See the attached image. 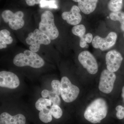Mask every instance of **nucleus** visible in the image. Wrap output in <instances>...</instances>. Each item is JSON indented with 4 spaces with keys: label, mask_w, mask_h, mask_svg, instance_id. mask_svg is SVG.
<instances>
[{
    "label": "nucleus",
    "mask_w": 124,
    "mask_h": 124,
    "mask_svg": "<svg viewBox=\"0 0 124 124\" xmlns=\"http://www.w3.org/2000/svg\"><path fill=\"white\" fill-rule=\"evenodd\" d=\"M108 105L106 101L102 98L95 99L87 107L84 116L85 119L93 124L100 123L106 117Z\"/></svg>",
    "instance_id": "f257e3e1"
},
{
    "label": "nucleus",
    "mask_w": 124,
    "mask_h": 124,
    "mask_svg": "<svg viewBox=\"0 0 124 124\" xmlns=\"http://www.w3.org/2000/svg\"><path fill=\"white\" fill-rule=\"evenodd\" d=\"M14 64L18 67L28 66L35 68H39L44 65L43 59L35 52L26 50L23 53L17 54L13 60Z\"/></svg>",
    "instance_id": "f03ea898"
},
{
    "label": "nucleus",
    "mask_w": 124,
    "mask_h": 124,
    "mask_svg": "<svg viewBox=\"0 0 124 124\" xmlns=\"http://www.w3.org/2000/svg\"><path fill=\"white\" fill-rule=\"evenodd\" d=\"M39 29L51 40L55 39L59 35V32L54 24V17L51 11L46 10L41 16Z\"/></svg>",
    "instance_id": "7ed1b4c3"
},
{
    "label": "nucleus",
    "mask_w": 124,
    "mask_h": 124,
    "mask_svg": "<svg viewBox=\"0 0 124 124\" xmlns=\"http://www.w3.org/2000/svg\"><path fill=\"white\" fill-rule=\"evenodd\" d=\"M60 85L61 97L64 102H71L77 98L79 94V89L77 86L72 84L68 78L62 77Z\"/></svg>",
    "instance_id": "20e7f679"
},
{
    "label": "nucleus",
    "mask_w": 124,
    "mask_h": 124,
    "mask_svg": "<svg viewBox=\"0 0 124 124\" xmlns=\"http://www.w3.org/2000/svg\"><path fill=\"white\" fill-rule=\"evenodd\" d=\"M26 42L30 45L29 50L35 53L39 50L41 45H48L50 44L51 40L39 29H35L33 32L28 34L26 39Z\"/></svg>",
    "instance_id": "39448f33"
},
{
    "label": "nucleus",
    "mask_w": 124,
    "mask_h": 124,
    "mask_svg": "<svg viewBox=\"0 0 124 124\" xmlns=\"http://www.w3.org/2000/svg\"><path fill=\"white\" fill-rule=\"evenodd\" d=\"M1 17L5 22L8 23L9 27L13 30H18L24 26V14L22 11L14 13L11 10H6L2 12Z\"/></svg>",
    "instance_id": "423d86ee"
},
{
    "label": "nucleus",
    "mask_w": 124,
    "mask_h": 124,
    "mask_svg": "<svg viewBox=\"0 0 124 124\" xmlns=\"http://www.w3.org/2000/svg\"><path fill=\"white\" fill-rule=\"evenodd\" d=\"M116 76L114 72L104 69L100 75L99 89L104 93H110L113 90Z\"/></svg>",
    "instance_id": "0eeeda50"
},
{
    "label": "nucleus",
    "mask_w": 124,
    "mask_h": 124,
    "mask_svg": "<svg viewBox=\"0 0 124 124\" xmlns=\"http://www.w3.org/2000/svg\"><path fill=\"white\" fill-rule=\"evenodd\" d=\"M78 59L84 68L90 74L94 75L97 72L98 66L94 56L88 51H82L78 55Z\"/></svg>",
    "instance_id": "6e6552de"
},
{
    "label": "nucleus",
    "mask_w": 124,
    "mask_h": 124,
    "mask_svg": "<svg viewBox=\"0 0 124 124\" xmlns=\"http://www.w3.org/2000/svg\"><path fill=\"white\" fill-rule=\"evenodd\" d=\"M117 35L114 32L108 33L105 38H102L99 36H95L92 41V45L94 48L99 49L102 51L108 50L115 45Z\"/></svg>",
    "instance_id": "1a4fd4ad"
},
{
    "label": "nucleus",
    "mask_w": 124,
    "mask_h": 124,
    "mask_svg": "<svg viewBox=\"0 0 124 124\" xmlns=\"http://www.w3.org/2000/svg\"><path fill=\"white\" fill-rule=\"evenodd\" d=\"M123 60L121 54L113 50L108 52L106 55L107 69L112 72L117 71L121 65Z\"/></svg>",
    "instance_id": "9d476101"
},
{
    "label": "nucleus",
    "mask_w": 124,
    "mask_h": 124,
    "mask_svg": "<svg viewBox=\"0 0 124 124\" xmlns=\"http://www.w3.org/2000/svg\"><path fill=\"white\" fill-rule=\"evenodd\" d=\"M17 76L13 72L7 71L0 72V86L2 88L15 89L20 85Z\"/></svg>",
    "instance_id": "9b49d317"
},
{
    "label": "nucleus",
    "mask_w": 124,
    "mask_h": 124,
    "mask_svg": "<svg viewBox=\"0 0 124 124\" xmlns=\"http://www.w3.org/2000/svg\"><path fill=\"white\" fill-rule=\"evenodd\" d=\"M80 10L78 6H73L70 11H65L62 13V18L71 25H78L82 20V16L80 14Z\"/></svg>",
    "instance_id": "f8f14e48"
},
{
    "label": "nucleus",
    "mask_w": 124,
    "mask_h": 124,
    "mask_svg": "<svg viewBox=\"0 0 124 124\" xmlns=\"http://www.w3.org/2000/svg\"><path fill=\"white\" fill-rule=\"evenodd\" d=\"M26 122V117L22 114L11 116L5 112L0 116V124H25Z\"/></svg>",
    "instance_id": "ddd939ff"
},
{
    "label": "nucleus",
    "mask_w": 124,
    "mask_h": 124,
    "mask_svg": "<svg viewBox=\"0 0 124 124\" xmlns=\"http://www.w3.org/2000/svg\"><path fill=\"white\" fill-rule=\"evenodd\" d=\"M78 2V7L85 14L93 13L97 7L98 0H72Z\"/></svg>",
    "instance_id": "4468645a"
},
{
    "label": "nucleus",
    "mask_w": 124,
    "mask_h": 124,
    "mask_svg": "<svg viewBox=\"0 0 124 124\" xmlns=\"http://www.w3.org/2000/svg\"><path fill=\"white\" fill-rule=\"evenodd\" d=\"M10 33L7 29H3L0 31V49L7 48V45L11 44L13 39L10 36Z\"/></svg>",
    "instance_id": "2eb2a0df"
},
{
    "label": "nucleus",
    "mask_w": 124,
    "mask_h": 124,
    "mask_svg": "<svg viewBox=\"0 0 124 124\" xmlns=\"http://www.w3.org/2000/svg\"><path fill=\"white\" fill-rule=\"evenodd\" d=\"M39 116L40 120L42 122L46 124L51 122L53 119L50 108L48 107L40 111Z\"/></svg>",
    "instance_id": "dca6fc26"
},
{
    "label": "nucleus",
    "mask_w": 124,
    "mask_h": 124,
    "mask_svg": "<svg viewBox=\"0 0 124 124\" xmlns=\"http://www.w3.org/2000/svg\"><path fill=\"white\" fill-rule=\"evenodd\" d=\"M111 20L117 21L121 23V28L124 31V12L121 11L112 12L109 15Z\"/></svg>",
    "instance_id": "f3484780"
},
{
    "label": "nucleus",
    "mask_w": 124,
    "mask_h": 124,
    "mask_svg": "<svg viewBox=\"0 0 124 124\" xmlns=\"http://www.w3.org/2000/svg\"><path fill=\"white\" fill-rule=\"evenodd\" d=\"M123 0H110L108 4V8L112 12L120 11L122 9Z\"/></svg>",
    "instance_id": "a211bd4d"
},
{
    "label": "nucleus",
    "mask_w": 124,
    "mask_h": 124,
    "mask_svg": "<svg viewBox=\"0 0 124 124\" xmlns=\"http://www.w3.org/2000/svg\"><path fill=\"white\" fill-rule=\"evenodd\" d=\"M51 103L52 102L49 99L41 98L36 102L35 106L38 110L40 111L46 108L51 106Z\"/></svg>",
    "instance_id": "6ab92c4d"
},
{
    "label": "nucleus",
    "mask_w": 124,
    "mask_h": 124,
    "mask_svg": "<svg viewBox=\"0 0 124 124\" xmlns=\"http://www.w3.org/2000/svg\"><path fill=\"white\" fill-rule=\"evenodd\" d=\"M86 31L85 27L83 24H78L73 27L72 32L75 35L79 37L80 39L85 37Z\"/></svg>",
    "instance_id": "aec40b11"
},
{
    "label": "nucleus",
    "mask_w": 124,
    "mask_h": 124,
    "mask_svg": "<svg viewBox=\"0 0 124 124\" xmlns=\"http://www.w3.org/2000/svg\"><path fill=\"white\" fill-rule=\"evenodd\" d=\"M50 108L52 116L58 119L62 117L63 114L62 111L59 106L53 104Z\"/></svg>",
    "instance_id": "412c9836"
},
{
    "label": "nucleus",
    "mask_w": 124,
    "mask_h": 124,
    "mask_svg": "<svg viewBox=\"0 0 124 124\" xmlns=\"http://www.w3.org/2000/svg\"><path fill=\"white\" fill-rule=\"evenodd\" d=\"M49 98V99L51 100L53 104H55L58 106L60 105L61 103V100L59 95H57L52 90L50 91Z\"/></svg>",
    "instance_id": "4be33fe9"
},
{
    "label": "nucleus",
    "mask_w": 124,
    "mask_h": 124,
    "mask_svg": "<svg viewBox=\"0 0 124 124\" xmlns=\"http://www.w3.org/2000/svg\"><path fill=\"white\" fill-rule=\"evenodd\" d=\"M52 90L57 95H61V85L60 82L58 80H54L51 83Z\"/></svg>",
    "instance_id": "5701e85b"
},
{
    "label": "nucleus",
    "mask_w": 124,
    "mask_h": 124,
    "mask_svg": "<svg viewBox=\"0 0 124 124\" xmlns=\"http://www.w3.org/2000/svg\"><path fill=\"white\" fill-rule=\"evenodd\" d=\"M116 116L119 120L122 119L124 118V107L122 106L119 105L116 107Z\"/></svg>",
    "instance_id": "b1692460"
},
{
    "label": "nucleus",
    "mask_w": 124,
    "mask_h": 124,
    "mask_svg": "<svg viewBox=\"0 0 124 124\" xmlns=\"http://www.w3.org/2000/svg\"><path fill=\"white\" fill-rule=\"evenodd\" d=\"M42 0H26V2L28 5L32 6L40 4Z\"/></svg>",
    "instance_id": "393cba45"
},
{
    "label": "nucleus",
    "mask_w": 124,
    "mask_h": 124,
    "mask_svg": "<svg viewBox=\"0 0 124 124\" xmlns=\"http://www.w3.org/2000/svg\"><path fill=\"white\" fill-rule=\"evenodd\" d=\"M85 38L86 42L88 43H91L93 39V35L91 33H87L85 35Z\"/></svg>",
    "instance_id": "a878e982"
},
{
    "label": "nucleus",
    "mask_w": 124,
    "mask_h": 124,
    "mask_svg": "<svg viewBox=\"0 0 124 124\" xmlns=\"http://www.w3.org/2000/svg\"><path fill=\"white\" fill-rule=\"evenodd\" d=\"M87 42H86L85 40V36L84 38H81L79 42L80 46L81 48H87L88 47V45H87L86 44Z\"/></svg>",
    "instance_id": "bb28decb"
},
{
    "label": "nucleus",
    "mask_w": 124,
    "mask_h": 124,
    "mask_svg": "<svg viewBox=\"0 0 124 124\" xmlns=\"http://www.w3.org/2000/svg\"><path fill=\"white\" fill-rule=\"evenodd\" d=\"M50 93V91H49L46 89L44 90L41 93L42 97L44 98L48 97Z\"/></svg>",
    "instance_id": "cd10ccee"
},
{
    "label": "nucleus",
    "mask_w": 124,
    "mask_h": 124,
    "mask_svg": "<svg viewBox=\"0 0 124 124\" xmlns=\"http://www.w3.org/2000/svg\"><path fill=\"white\" fill-rule=\"evenodd\" d=\"M122 92L121 96H122V98H123V100H124V86L123 87V88H122Z\"/></svg>",
    "instance_id": "c85d7f7f"
},
{
    "label": "nucleus",
    "mask_w": 124,
    "mask_h": 124,
    "mask_svg": "<svg viewBox=\"0 0 124 124\" xmlns=\"http://www.w3.org/2000/svg\"></svg>",
    "instance_id": "c756f323"
}]
</instances>
